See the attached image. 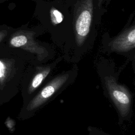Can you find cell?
<instances>
[{
    "label": "cell",
    "mask_w": 135,
    "mask_h": 135,
    "mask_svg": "<svg viewBox=\"0 0 135 135\" xmlns=\"http://www.w3.org/2000/svg\"><path fill=\"white\" fill-rule=\"evenodd\" d=\"M5 124H6V125L7 126V127L9 128V129L10 130H12V128H13V126H14V121H13L12 120H11V119L8 118V119L6 120Z\"/></svg>",
    "instance_id": "obj_10"
},
{
    "label": "cell",
    "mask_w": 135,
    "mask_h": 135,
    "mask_svg": "<svg viewBox=\"0 0 135 135\" xmlns=\"http://www.w3.org/2000/svg\"><path fill=\"white\" fill-rule=\"evenodd\" d=\"M36 32L25 28L14 29L8 36L6 43L8 47L21 50L35 54L37 60L43 61L49 56L46 48L37 42L35 39Z\"/></svg>",
    "instance_id": "obj_2"
},
{
    "label": "cell",
    "mask_w": 135,
    "mask_h": 135,
    "mask_svg": "<svg viewBox=\"0 0 135 135\" xmlns=\"http://www.w3.org/2000/svg\"><path fill=\"white\" fill-rule=\"evenodd\" d=\"M72 4L70 45L77 57L86 52L94 41L102 16V0H69Z\"/></svg>",
    "instance_id": "obj_1"
},
{
    "label": "cell",
    "mask_w": 135,
    "mask_h": 135,
    "mask_svg": "<svg viewBox=\"0 0 135 135\" xmlns=\"http://www.w3.org/2000/svg\"><path fill=\"white\" fill-rule=\"evenodd\" d=\"M8 0H0V4H2V3H4L7 1H8Z\"/></svg>",
    "instance_id": "obj_11"
},
{
    "label": "cell",
    "mask_w": 135,
    "mask_h": 135,
    "mask_svg": "<svg viewBox=\"0 0 135 135\" xmlns=\"http://www.w3.org/2000/svg\"><path fill=\"white\" fill-rule=\"evenodd\" d=\"M1 51V50H0ZM0 52V87H4L16 74L19 68L23 67V62L21 57L12 53Z\"/></svg>",
    "instance_id": "obj_5"
},
{
    "label": "cell",
    "mask_w": 135,
    "mask_h": 135,
    "mask_svg": "<svg viewBox=\"0 0 135 135\" xmlns=\"http://www.w3.org/2000/svg\"><path fill=\"white\" fill-rule=\"evenodd\" d=\"M75 74L74 71H69L60 74L45 85L27 104L26 110L32 112L40 108L49 101L60 90L72 81Z\"/></svg>",
    "instance_id": "obj_3"
},
{
    "label": "cell",
    "mask_w": 135,
    "mask_h": 135,
    "mask_svg": "<svg viewBox=\"0 0 135 135\" xmlns=\"http://www.w3.org/2000/svg\"><path fill=\"white\" fill-rule=\"evenodd\" d=\"M104 81L110 97L119 113L122 117H126L130 112L132 104L130 92L126 87L118 83L112 76H106Z\"/></svg>",
    "instance_id": "obj_4"
},
{
    "label": "cell",
    "mask_w": 135,
    "mask_h": 135,
    "mask_svg": "<svg viewBox=\"0 0 135 135\" xmlns=\"http://www.w3.org/2000/svg\"><path fill=\"white\" fill-rule=\"evenodd\" d=\"M107 1H109V0H107Z\"/></svg>",
    "instance_id": "obj_12"
},
{
    "label": "cell",
    "mask_w": 135,
    "mask_h": 135,
    "mask_svg": "<svg viewBox=\"0 0 135 135\" xmlns=\"http://www.w3.org/2000/svg\"><path fill=\"white\" fill-rule=\"evenodd\" d=\"M110 49L116 52L127 53L135 47V26L132 24L126 28L109 43Z\"/></svg>",
    "instance_id": "obj_6"
},
{
    "label": "cell",
    "mask_w": 135,
    "mask_h": 135,
    "mask_svg": "<svg viewBox=\"0 0 135 135\" xmlns=\"http://www.w3.org/2000/svg\"><path fill=\"white\" fill-rule=\"evenodd\" d=\"M55 66V64L44 66H37L36 67L35 71L32 75L28 85L27 92L28 94H31L36 91Z\"/></svg>",
    "instance_id": "obj_8"
},
{
    "label": "cell",
    "mask_w": 135,
    "mask_h": 135,
    "mask_svg": "<svg viewBox=\"0 0 135 135\" xmlns=\"http://www.w3.org/2000/svg\"><path fill=\"white\" fill-rule=\"evenodd\" d=\"M14 29L5 24L0 25V46L5 44L8 36Z\"/></svg>",
    "instance_id": "obj_9"
},
{
    "label": "cell",
    "mask_w": 135,
    "mask_h": 135,
    "mask_svg": "<svg viewBox=\"0 0 135 135\" xmlns=\"http://www.w3.org/2000/svg\"><path fill=\"white\" fill-rule=\"evenodd\" d=\"M51 6H46V8L48 9L47 17V20H46V22L49 23V24L46 25V27H48L50 25H51L50 27H52L51 30V32H52L53 29L56 28L57 29L59 27H63V23H65L66 24H68V23H71L70 20L71 19L70 18H68V17H69L70 15L66 13L68 11L63 10L64 5L63 7V10L61 11V3L60 2V5H59V2H56V6H55V3L53 2L50 3Z\"/></svg>",
    "instance_id": "obj_7"
}]
</instances>
